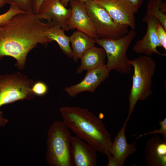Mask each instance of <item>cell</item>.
Here are the masks:
<instances>
[{"mask_svg": "<svg viewBox=\"0 0 166 166\" xmlns=\"http://www.w3.org/2000/svg\"><path fill=\"white\" fill-rule=\"evenodd\" d=\"M69 2L71 14L66 23L69 30L76 29L92 38L98 39L85 3L77 0H70Z\"/></svg>", "mask_w": 166, "mask_h": 166, "instance_id": "cell-10", "label": "cell"}, {"mask_svg": "<svg viewBox=\"0 0 166 166\" xmlns=\"http://www.w3.org/2000/svg\"><path fill=\"white\" fill-rule=\"evenodd\" d=\"M145 163L148 166H166V140L154 134L147 141L144 148Z\"/></svg>", "mask_w": 166, "mask_h": 166, "instance_id": "cell-14", "label": "cell"}, {"mask_svg": "<svg viewBox=\"0 0 166 166\" xmlns=\"http://www.w3.org/2000/svg\"><path fill=\"white\" fill-rule=\"evenodd\" d=\"M157 37L161 47L166 50V31L165 30L161 24H158L156 30Z\"/></svg>", "mask_w": 166, "mask_h": 166, "instance_id": "cell-24", "label": "cell"}, {"mask_svg": "<svg viewBox=\"0 0 166 166\" xmlns=\"http://www.w3.org/2000/svg\"><path fill=\"white\" fill-rule=\"evenodd\" d=\"M127 122L125 121L123 126L119 131L113 141L110 152L115 158L118 166L124 165L126 158L136 151L135 141L128 144L125 136L126 126Z\"/></svg>", "mask_w": 166, "mask_h": 166, "instance_id": "cell-15", "label": "cell"}, {"mask_svg": "<svg viewBox=\"0 0 166 166\" xmlns=\"http://www.w3.org/2000/svg\"><path fill=\"white\" fill-rule=\"evenodd\" d=\"M31 90L35 95L42 96L45 95L47 92L48 87L45 83L42 81H38L33 84Z\"/></svg>", "mask_w": 166, "mask_h": 166, "instance_id": "cell-22", "label": "cell"}, {"mask_svg": "<svg viewBox=\"0 0 166 166\" xmlns=\"http://www.w3.org/2000/svg\"><path fill=\"white\" fill-rule=\"evenodd\" d=\"M42 19L38 14L21 13L0 26V60L5 56L12 57L17 68L22 69L31 50L39 44L46 45L52 42L45 33L54 25Z\"/></svg>", "mask_w": 166, "mask_h": 166, "instance_id": "cell-1", "label": "cell"}, {"mask_svg": "<svg viewBox=\"0 0 166 166\" xmlns=\"http://www.w3.org/2000/svg\"><path fill=\"white\" fill-rule=\"evenodd\" d=\"M103 7L116 23L128 26L131 29L136 27L135 14L138 11L128 0H93Z\"/></svg>", "mask_w": 166, "mask_h": 166, "instance_id": "cell-8", "label": "cell"}, {"mask_svg": "<svg viewBox=\"0 0 166 166\" xmlns=\"http://www.w3.org/2000/svg\"><path fill=\"white\" fill-rule=\"evenodd\" d=\"M5 1L6 0H0V9L6 4Z\"/></svg>", "mask_w": 166, "mask_h": 166, "instance_id": "cell-30", "label": "cell"}, {"mask_svg": "<svg viewBox=\"0 0 166 166\" xmlns=\"http://www.w3.org/2000/svg\"><path fill=\"white\" fill-rule=\"evenodd\" d=\"M147 8L146 14L156 18L166 31V4L162 0H149Z\"/></svg>", "mask_w": 166, "mask_h": 166, "instance_id": "cell-19", "label": "cell"}, {"mask_svg": "<svg viewBox=\"0 0 166 166\" xmlns=\"http://www.w3.org/2000/svg\"><path fill=\"white\" fill-rule=\"evenodd\" d=\"M106 54L102 48L94 46L86 51L80 59L81 64L77 70V74L84 71L98 68L105 64Z\"/></svg>", "mask_w": 166, "mask_h": 166, "instance_id": "cell-16", "label": "cell"}, {"mask_svg": "<svg viewBox=\"0 0 166 166\" xmlns=\"http://www.w3.org/2000/svg\"><path fill=\"white\" fill-rule=\"evenodd\" d=\"M71 149L73 166L97 165V151L77 136L71 137Z\"/></svg>", "mask_w": 166, "mask_h": 166, "instance_id": "cell-13", "label": "cell"}, {"mask_svg": "<svg viewBox=\"0 0 166 166\" xmlns=\"http://www.w3.org/2000/svg\"><path fill=\"white\" fill-rule=\"evenodd\" d=\"M85 4L98 39H117L129 32L128 26L116 23L104 9L93 0Z\"/></svg>", "mask_w": 166, "mask_h": 166, "instance_id": "cell-7", "label": "cell"}, {"mask_svg": "<svg viewBox=\"0 0 166 166\" xmlns=\"http://www.w3.org/2000/svg\"><path fill=\"white\" fill-rule=\"evenodd\" d=\"M70 129L63 121H54L47 132L46 159L51 166H73Z\"/></svg>", "mask_w": 166, "mask_h": 166, "instance_id": "cell-4", "label": "cell"}, {"mask_svg": "<svg viewBox=\"0 0 166 166\" xmlns=\"http://www.w3.org/2000/svg\"><path fill=\"white\" fill-rule=\"evenodd\" d=\"M109 72L105 64L98 68L87 71L81 81L65 88V91L71 97L85 91L93 93L101 83L108 77Z\"/></svg>", "mask_w": 166, "mask_h": 166, "instance_id": "cell-12", "label": "cell"}, {"mask_svg": "<svg viewBox=\"0 0 166 166\" xmlns=\"http://www.w3.org/2000/svg\"><path fill=\"white\" fill-rule=\"evenodd\" d=\"M135 29H131L126 34L117 39L101 38L96 43L105 50L107 58L106 65L110 72L114 70L120 73L128 74L131 71L127 52L136 36Z\"/></svg>", "mask_w": 166, "mask_h": 166, "instance_id": "cell-5", "label": "cell"}, {"mask_svg": "<svg viewBox=\"0 0 166 166\" xmlns=\"http://www.w3.org/2000/svg\"><path fill=\"white\" fill-rule=\"evenodd\" d=\"M8 122V120L3 117L2 112L0 110V126H5Z\"/></svg>", "mask_w": 166, "mask_h": 166, "instance_id": "cell-28", "label": "cell"}, {"mask_svg": "<svg viewBox=\"0 0 166 166\" xmlns=\"http://www.w3.org/2000/svg\"><path fill=\"white\" fill-rule=\"evenodd\" d=\"M33 81L19 72L0 74V108L15 101L30 100L35 95L31 90Z\"/></svg>", "mask_w": 166, "mask_h": 166, "instance_id": "cell-6", "label": "cell"}, {"mask_svg": "<svg viewBox=\"0 0 166 166\" xmlns=\"http://www.w3.org/2000/svg\"><path fill=\"white\" fill-rule=\"evenodd\" d=\"M159 124L160 126V128L159 129H155L153 131H149L147 133L139 135L138 138H140L143 136L148 135H154L159 134L163 136V140H166V118L165 117L163 120L160 121Z\"/></svg>", "mask_w": 166, "mask_h": 166, "instance_id": "cell-23", "label": "cell"}, {"mask_svg": "<svg viewBox=\"0 0 166 166\" xmlns=\"http://www.w3.org/2000/svg\"><path fill=\"white\" fill-rule=\"evenodd\" d=\"M44 0H33V13L38 14L40 6Z\"/></svg>", "mask_w": 166, "mask_h": 166, "instance_id": "cell-25", "label": "cell"}, {"mask_svg": "<svg viewBox=\"0 0 166 166\" xmlns=\"http://www.w3.org/2000/svg\"><path fill=\"white\" fill-rule=\"evenodd\" d=\"M65 31L60 25H55L47 30L45 35L53 41H55L63 53L72 58L73 53L70 45L69 36L65 34Z\"/></svg>", "mask_w": 166, "mask_h": 166, "instance_id": "cell-18", "label": "cell"}, {"mask_svg": "<svg viewBox=\"0 0 166 166\" xmlns=\"http://www.w3.org/2000/svg\"><path fill=\"white\" fill-rule=\"evenodd\" d=\"M107 156L108 158L107 166H118L115 158L111 154H109Z\"/></svg>", "mask_w": 166, "mask_h": 166, "instance_id": "cell-26", "label": "cell"}, {"mask_svg": "<svg viewBox=\"0 0 166 166\" xmlns=\"http://www.w3.org/2000/svg\"><path fill=\"white\" fill-rule=\"evenodd\" d=\"M60 111L63 121L77 136L96 151L107 156L112 144L111 136L102 121L86 109L63 107Z\"/></svg>", "mask_w": 166, "mask_h": 166, "instance_id": "cell-2", "label": "cell"}, {"mask_svg": "<svg viewBox=\"0 0 166 166\" xmlns=\"http://www.w3.org/2000/svg\"><path fill=\"white\" fill-rule=\"evenodd\" d=\"M78 0L82 2H83L84 3H85V2H87V1H91V0Z\"/></svg>", "mask_w": 166, "mask_h": 166, "instance_id": "cell-31", "label": "cell"}, {"mask_svg": "<svg viewBox=\"0 0 166 166\" xmlns=\"http://www.w3.org/2000/svg\"><path fill=\"white\" fill-rule=\"evenodd\" d=\"M70 0H60L61 3L65 7H66L68 3Z\"/></svg>", "mask_w": 166, "mask_h": 166, "instance_id": "cell-29", "label": "cell"}, {"mask_svg": "<svg viewBox=\"0 0 166 166\" xmlns=\"http://www.w3.org/2000/svg\"><path fill=\"white\" fill-rule=\"evenodd\" d=\"M38 14L42 19H46L54 25H60L65 31L69 30L66 23L70 16L71 10L65 7L60 0H44Z\"/></svg>", "mask_w": 166, "mask_h": 166, "instance_id": "cell-11", "label": "cell"}, {"mask_svg": "<svg viewBox=\"0 0 166 166\" xmlns=\"http://www.w3.org/2000/svg\"><path fill=\"white\" fill-rule=\"evenodd\" d=\"M142 21L147 24L146 32L143 37L135 44L133 51L136 53L150 57L153 53L165 56V54L160 53L156 49L157 47H161L156 32L159 21L155 17L147 14L144 17Z\"/></svg>", "mask_w": 166, "mask_h": 166, "instance_id": "cell-9", "label": "cell"}, {"mask_svg": "<svg viewBox=\"0 0 166 166\" xmlns=\"http://www.w3.org/2000/svg\"><path fill=\"white\" fill-rule=\"evenodd\" d=\"M137 9H139L141 6L143 0H128Z\"/></svg>", "mask_w": 166, "mask_h": 166, "instance_id": "cell-27", "label": "cell"}, {"mask_svg": "<svg viewBox=\"0 0 166 166\" xmlns=\"http://www.w3.org/2000/svg\"><path fill=\"white\" fill-rule=\"evenodd\" d=\"M10 5V8L7 11L0 14V26L5 24L15 15L25 12L14 5Z\"/></svg>", "mask_w": 166, "mask_h": 166, "instance_id": "cell-21", "label": "cell"}, {"mask_svg": "<svg viewBox=\"0 0 166 166\" xmlns=\"http://www.w3.org/2000/svg\"><path fill=\"white\" fill-rule=\"evenodd\" d=\"M33 0H6V4L13 5L22 11L26 12H33Z\"/></svg>", "mask_w": 166, "mask_h": 166, "instance_id": "cell-20", "label": "cell"}, {"mask_svg": "<svg viewBox=\"0 0 166 166\" xmlns=\"http://www.w3.org/2000/svg\"><path fill=\"white\" fill-rule=\"evenodd\" d=\"M133 67L132 85L128 96L129 108L127 122L133 113L138 101L144 100L152 94V78L155 74L156 65L155 61L150 56H140L128 60Z\"/></svg>", "mask_w": 166, "mask_h": 166, "instance_id": "cell-3", "label": "cell"}, {"mask_svg": "<svg viewBox=\"0 0 166 166\" xmlns=\"http://www.w3.org/2000/svg\"><path fill=\"white\" fill-rule=\"evenodd\" d=\"M72 58L77 61L88 49L94 46L97 39L92 38L78 30L74 31L69 36Z\"/></svg>", "mask_w": 166, "mask_h": 166, "instance_id": "cell-17", "label": "cell"}]
</instances>
